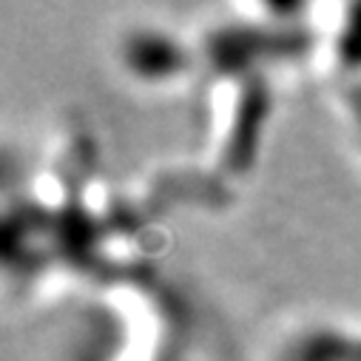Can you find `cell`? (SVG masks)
Wrapping results in <instances>:
<instances>
[{"label":"cell","mask_w":361,"mask_h":361,"mask_svg":"<svg viewBox=\"0 0 361 361\" xmlns=\"http://www.w3.org/2000/svg\"><path fill=\"white\" fill-rule=\"evenodd\" d=\"M333 97L338 120H344V131L361 154V80H338L333 85Z\"/></svg>","instance_id":"cell-3"},{"label":"cell","mask_w":361,"mask_h":361,"mask_svg":"<svg viewBox=\"0 0 361 361\" xmlns=\"http://www.w3.org/2000/svg\"><path fill=\"white\" fill-rule=\"evenodd\" d=\"M123 74L140 88L173 92L202 74V46L157 23H137L117 43Z\"/></svg>","instance_id":"cell-1"},{"label":"cell","mask_w":361,"mask_h":361,"mask_svg":"<svg viewBox=\"0 0 361 361\" xmlns=\"http://www.w3.org/2000/svg\"><path fill=\"white\" fill-rule=\"evenodd\" d=\"M274 361H361V322L347 316L302 319L282 333Z\"/></svg>","instance_id":"cell-2"}]
</instances>
